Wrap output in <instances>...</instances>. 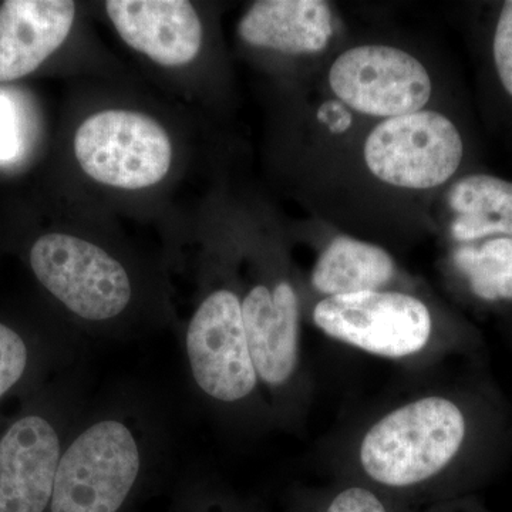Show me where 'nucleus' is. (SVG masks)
Listing matches in <instances>:
<instances>
[{
    "label": "nucleus",
    "instance_id": "1",
    "mask_svg": "<svg viewBox=\"0 0 512 512\" xmlns=\"http://www.w3.org/2000/svg\"><path fill=\"white\" fill-rule=\"evenodd\" d=\"M508 440L503 400L490 384L424 387L360 420L336 447V478L369 485L404 511L474 494Z\"/></svg>",
    "mask_w": 512,
    "mask_h": 512
},
{
    "label": "nucleus",
    "instance_id": "2",
    "mask_svg": "<svg viewBox=\"0 0 512 512\" xmlns=\"http://www.w3.org/2000/svg\"><path fill=\"white\" fill-rule=\"evenodd\" d=\"M143 417L109 409L77 421L57 467L47 512H130L154 467Z\"/></svg>",
    "mask_w": 512,
    "mask_h": 512
},
{
    "label": "nucleus",
    "instance_id": "3",
    "mask_svg": "<svg viewBox=\"0 0 512 512\" xmlns=\"http://www.w3.org/2000/svg\"><path fill=\"white\" fill-rule=\"evenodd\" d=\"M312 322L335 342L410 369L478 350L467 335L440 323L423 298L399 289L320 298Z\"/></svg>",
    "mask_w": 512,
    "mask_h": 512
},
{
    "label": "nucleus",
    "instance_id": "4",
    "mask_svg": "<svg viewBox=\"0 0 512 512\" xmlns=\"http://www.w3.org/2000/svg\"><path fill=\"white\" fill-rule=\"evenodd\" d=\"M183 339L192 383L205 402L234 416L268 417L238 289L217 285L205 292L185 325Z\"/></svg>",
    "mask_w": 512,
    "mask_h": 512
},
{
    "label": "nucleus",
    "instance_id": "5",
    "mask_svg": "<svg viewBox=\"0 0 512 512\" xmlns=\"http://www.w3.org/2000/svg\"><path fill=\"white\" fill-rule=\"evenodd\" d=\"M76 406L49 382L0 431V512H47L60 457L76 426Z\"/></svg>",
    "mask_w": 512,
    "mask_h": 512
},
{
    "label": "nucleus",
    "instance_id": "6",
    "mask_svg": "<svg viewBox=\"0 0 512 512\" xmlns=\"http://www.w3.org/2000/svg\"><path fill=\"white\" fill-rule=\"evenodd\" d=\"M29 265L45 291L84 325L113 326L136 302V282L127 266L77 235L53 232L37 238Z\"/></svg>",
    "mask_w": 512,
    "mask_h": 512
},
{
    "label": "nucleus",
    "instance_id": "7",
    "mask_svg": "<svg viewBox=\"0 0 512 512\" xmlns=\"http://www.w3.org/2000/svg\"><path fill=\"white\" fill-rule=\"evenodd\" d=\"M73 147L87 177L120 190L153 187L173 163L167 130L140 111H97L77 128Z\"/></svg>",
    "mask_w": 512,
    "mask_h": 512
},
{
    "label": "nucleus",
    "instance_id": "8",
    "mask_svg": "<svg viewBox=\"0 0 512 512\" xmlns=\"http://www.w3.org/2000/svg\"><path fill=\"white\" fill-rule=\"evenodd\" d=\"M463 154L457 127L429 110L382 121L365 143L370 173L407 190H429L446 183L456 174Z\"/></svg>",
    "mask_w": 512,
    "mask_h": 512
},
{
    "label": "nucleus",
    "instance_id": "9",
    "mask_svg": "<svg viewBox=\"0 0 512 512\" xmlns=\"http://www.w3.org/2000/svg\"><path fill=\"white\" fill-rule=\"evenodd\" d=\"M333 93L367 116L416 113L429 103L430 74L416 57L390 46H359L342 53L330 67Z\"/></svg>",
    "mask_w": 512,
    "mask_h": 512
},
{
    "label": "nucleus",
    "instance_id": "10",
    "mask_svg": "<svg viewBox=\"0 0 512 512\" xmlns=\"http://www.w3.org/2000/svg\"><path fill=\"white\" fill-rule=\"evenodd\" d=\"M107 16L127 46L164 67L191 63L202 46V22L185 0H109Z\"/></svg>",
    "mask_w": 512,
    "mask_h": 512
},
{
    "label": "nucleus",
    "instance_id": "11",
    "mask_svg": "<svg viewBox=\"0 0 512 512\" xmlns=\"http://www.w3.org/2000/svg\"><path fill=\"white\" fill-rule=\"evenodd\" d=\"M70 0H8L0 6V83L35 72L63 45L76 19Z\"/></svg>",
    "mask_w": 512,
    "mask_h": 512
},
{
    "label": "nucleus",
    "instance_id": "12",
    "mask_svg": "<svg viewBox=\"0 0 512 512\" xmlns=\"http://www.w3.org/2000/svg\"><path fill=\"white\" fill-rule=\"evenodd\" d=\"M238 33L249 46L312 55L328 46L332 12L322 0H261L242 16Z\"/></svg>",
    "mask_w": 512,
    "mask_h": 512
},
{
    "label": "nucleus",
    "instance_id": "13",
    "mask_svg": "<svg viewBox=\"0 0 512 512\" xmlns=\"http://www.w3.org/2000/svg\"><path fill=\"white\" fill-rule=\"evenodd\" d=\"M397 279L399 268L389 252L346 235L326 245L311 272L313 291L320 298L392 289Z\"/></svg>",
    "mask_w": 512,
    "mask_h": 512
},
{
    "label": "nucleus",
    "instance_id": "14",
    "mask_svg": "<svg viewBox=\"0 0 512 512\" xmlns=\"http://www.w3.org/2000/svg\"><path fill=\"white\" fill-rule=\"evenodd\" d=\"M56 356L45 339L0 319V431L16 413L6 412L9 403H23L49 383Z\"/></svg>",
    "mask_w": 512,
    "mask_h": 512
},
{
    "label": "nucleus",
    "instance_id": "15",
    "mask_svg": "<svg viewBox=\"0 0 512 512\" xmlns=\"http://www.w3.org/2000/svg\"><path fill=\"white\" fill-rule=\"evenodd\" d=\"M453 262L471 293L481 301H512V238L460 245L454 251Z\"/></svg>",
    "mask_w": 512,
    "mask_h": 512
},
{
    "label": "nucleus",
    "instance_id": "16",
    "mask_svg": "<svg viewBox=\"0 0 512 512\" xmlns=\"http://www.w3.org/2000/svg\"><path fill=\"white\" fill-rule=\"evenodd\" d=\"M288 512H407L369 485L335 478L325 487L293 495Z\"/></svg>",
    "mask_w": 512,
    "mask_h": 512
},
{
    "label": "nucleus",
    "instance_id": "17",
    "mask_svg": "<svg viewBox=\"0 0 512 512\" xmlns=\"http://www.w3.org/2000/svg\"><path fill=\"white\" fill-rule=\"evenodd\" d=\"M448 204L458 215L512 218V183L493 175H470L453 185Z\"/></svg>",
    "mask_w": 512,
    "mask_h": 512
},
{
    "label": "nucleus",
    "instance_id": "18",
    "mask_svg": "<svg viewBox=\"0 0 512 512\" xmlns=\"http://www.w3.org/2000/svg\"><path fill=\"white\" fill-rule=\"evenodd\" d=\"M168 512H265L249 498L239 497L228 488L198 481L178 495Z\"/></svg>",
    "mask_w": 512,
    "mask_h": 512
},
{
    "label": "nucleus",
    "instance_id": "19",
    "mask_svg": "<svg viewBox=\"0 0 512 512\" xmlns=\"http://www.w3.org/2000/svg\"><path fill=\"white\" fill-rule=\"evenodd\" d=\"M451 235L460 244H473L474 241L484 238H512V218L497 220V218L458 215L451 225Z\"/></svg>",
    "mask_w": 512,
    "mask_h": 512
},
{
    "label": "nucleus",
    "instance_id": "20",
    "mask_svg": "<svg viewBox=\"0 0 512 512\" xmlns=\"http://www.w3.org/2000/svg\"><path fill=\"white\" fill-rule=\"evenodd\" d=\"M494 60L504 89L512 96V0L504 3L494 35Z\"/></svg>",
    "mask_w": 512,
    "mask_h": 512
},
{
    "label": "nucleus",
    "instance_id": "21",
    "mask_svg": "<svg viewBox=\"0 0 512 512\" xmlns=\"http://www.w3.org/2000/svg\"><path fill=\"white\" fill-rule=\"evenodd\" d=\"M15 121L12 106L5 97L0 96V160H8L16 153Z\"/></svg>",
    "mask_w": 512,
    "mask_h": 512
},
{
    "label": "nucleus",
    "instance_id": "22",
    "mask_svg": "<svg viewBox=\"0 0 512 512\" xmlns=\"http://www.w3.org/2000/svg\"><path fill=\"white\" fill-rule=\"evenodd\" d=\"M413 512H493L485 507L483 501L476 494L463 495V497L450 498L421 507Z\"/></svg>",
    "mask_w": 512,
    "mask_h": 512
}]
</instances>
